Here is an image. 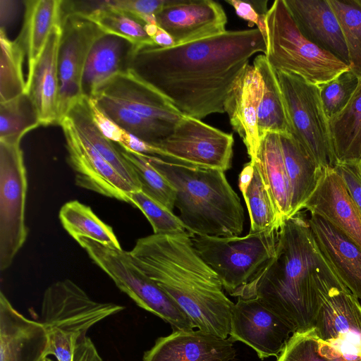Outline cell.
<instances>
[{"label":"cell","mask_w":361,"mask_h":361,"mask_svg":"<svg viewBox=\"0 0 361 361\" xmlns=\"http://www.w3.org/2000/svg\"><path fill=\"white\" fill-rule=\"evenodd\" d=\"M266 52L257 28L226 32L163 48L139 49L132 68L183 116L202 120L225 113L234 82L255 54Z\"/></svg>","instance_id":"1"},{"label":"cell","mask_w":361,"mask_h":361,"mask_svg":"<svg viewBox=\"0 0 361 361\" xmlns=\"http://www.w3.org/2000/svg\"><path fill=\"white\" fill-rule=\"evenodd\" d=\"M341 282L300 212L283 221L275 254L234 297L259 299L294 333L314 328L321 292Z\"/></svg>","instance_id":"2"},{"label":"cell","mask_w":361,"mask_h":361,"mask_svg":"<svg viewBox=\"0 0 361 361\" xmlns=\"http://www.w3.org/2000/svg\"><path fill=\"white\" fill-rule=\"evenodd\" d=\"M190 236L152 234L139 238L129 254L195 329L227 338L235 303L226 295L217 274L197 255Z\"/></svg>","instance_id":"3"},{"label":"cell","mask_w":361,"mask_h":361,"mask_svg":"<svg viewBox=\"0 0 361 361\" xmlns=\"http://www.w3.org/2000/svg\"><path fill=\"white\" fill-rule=\"evenodd\" d=\"M145 155L176 190L178 216L190 235L240 236L243 231L244 209L224 171L176 164Z\"/></svg>","instance_id":"4"},{"label":"cell","mask_w":361,"mask_h":361,"mask_svg":"<svg viewBox=\"0 0 361 361\" xmlns=\"http://www.w3.org/2000/svg\"><path fill=\"white\" fill-rule=\"evenodd\" d=\"M124 309L121 305L94 300L71 279L51 283L43 294L39 321L48 337L45 357L71 361L74 348L88 337L91 327Z\"/></svg>","instance_id":"5"},{"label":"cell","mask_w":361,"mask_h":361,"mask_svg":"<svg viewBox=\"0 0 361 361\" xmlns=\"http://www.w3.org/2000/svg\"><path fill=\"white\" fill-rule=\"evenodd\" d=\"M265 23L267 41L264 55L274 71L291 73L321 85L350 69L348 65L302 34L284 0L273 2Z\"/></svg>","instance_id":"6"},{"label":"cell","mask_w":361,"mask_h":361,"mask_svg":"<svg viewBox=\"0 0 361 361\" xmlns=\"http://www.w3.org/2000/svg\"><path fill=\"white\" fill-rule=\"evenodd\" d=\"M280 228L237 237L190 235L202 259L217 274L231 296L249 283L276 252Z\"/></svg>","instance_id":"7"},{"label":"cell","mask_w":361,"mask_h":361,"mask_svg":"<svg viewBox=\"0 0 361 361\" xmlns=\"http://www.w3.org/2000/svg\"><path fill=\"white\" fill-rule=\"evenodd\" d=\"M75 241L116 286L140 307L170 324L173 331L195 329L179 306L133 262L129 252L86 237Z\"/></svg>","instance_id":"8"},{"label":"cell","mask_w":361,"mask_h":361,"mask_svg":"<svg viewBox=\"0 0 361 361\" xmlns=\"http://www.w3.org/2000/svg\"><path fill=\"white\" fill-rule=\"evenodd\" d=\"M276 73L286 104L292 135L323 169L334 168L337 160L318 85L291 73Z\"/></svg>","instance_id":"9"},{"label":"cell","mask_w":361,"mask_h":361,"mask_svg":"<svg viewBox=\"0 0 361 361\" xmlns=\"http://www.w3.org/2000/svg\"><path fill=\"white\" fill-rule=\"evenodd\" d=\"M27 188L20 144L0 141V270L8 269L24 245Z\"/></svg>","instance_id":"10"},{"label":"cell","mask_w":361,"mask_h":361,"mask_svg":"<svg viewBox=\"0 0 361 361\" xmlns=\"http://www.w3.org/2000/svg\"><path fill=\"white\" fill-rule=\"evenodd\" d=\"M234 138L190 116H183L171 134L155 147L178 159L182 165L219 169L232 165Z\"/></svg>","instance_id":"11"},{"label":"cell","mask_w":361,"mask_h":361,"mask_svg":"<svg viewBox=\"0 0 361 361\" xmlns=\"http://www.w3.org/2000/svg\"><path fill=\"white\" fill-rule=\"evenodd\" d=\"M62 34L59 49V125L71 108L84 98L82 80L90 49L103 32L76 13L61 12Z\"/></svg>","instance_id":"12"},{"label":"cell","mask_w":361,"mask_h":361,"mask_svg":"<svg viewBox=\"0 0 361 361\" xmlns=\"http://www.w3.org/2000/svg\"><path fill=\"white\" fill-rule=\"evenodd\" d=\"M230 327L228 338L251 347L262 360L277 357L293 334L283 318L255 298H238Z\"/></svg>","instance_id":"13"},{"label":"cell","mask_w":361,"mask_h":361,"mask_svg":"<svg viewBox=\"0 0 361 361\" xmlns=\"http://www.w3.org/2000/svg\"><path fill=\"white\" fill-rule=\"evenodd\" d=\"M314 329L319 338L343 355H361V305L343 283L324 289Z\"/></svg>","instance_id":"14"},{"label":"cell","mask_w":361,"mask_h":361,"mask_svg":"<svg viewBox=\"0 0 361 361\" xmlns=\"http://www.w3.org/2000/svg\"><path fill=\"white\" fill-rule=\"evenodd\" d=\"M68 152V163L75 172V184L106 197L130 203V194L136 191L83 137L70 118L59 123Z\"/></svg>","instance_id":"15"},{"label":"cell","mask_w":361,"mask_h":361,"mask_svg":"<svg viewBox=\"0 0 361 361\" xmlns=\"http://www.w3.org/2000/svg\"><path fill=\"white\" fill-rule=\"evenodd\" d=\"M156 18L158 26L172 37L175 45L226 31L224 9L219 3L212 0H168Z\"/></svg>","instance_id":"16"},{"label":"cell","mask_w":361,"mask_h":361,"mask_svg":"<svg viewBox=\"0 0 361 361\" xmlns=\"http://www.w3.org/2000/svg\"><path fill=\"white\" fill-rule=\"evenodd\" d=\"M233 343L197 329L173 331L159 337L142 361H234Z\"/></svg>","instance_id":"17"},{"label":"cell","mask_w":361,"mask_h":361,"mask_svg":"<svg viewBox=\"0 0 361 361\" xmlns=\"http://www.w3.org/2000/svg\"><path fill=\"white\" fill-rule=\"evenodd\" d=\"M107 97L145 117L176 126L183 116L133 68L111 78L94 94Z\"/></svg>","instance_id":"18"},{"label":"cell","mask_w":361,"mask_h":361,"mask_svg":"<svg viewBox=\"0 0 361 361\" xmlns=\"http://www.w3.org/2000/svg\"><path fill=\"white\" fill-rule=\"evenodd\" d=\"M264 89L261 74L249 63L234 82L225 102V113L246 147L250 160L255 158L261 142L257 117Z\"/></svg>","instance_id":"19"},{"label":"cell","mask_w":361,"mask_h":361,"mask_svg":"<svg viewBox=\"0 0 361 361\" xmlns=\"http://www.w3.org/2000/svg\"><path fill=\"white\" fill-rule=\"evenodd\" d=\"M47 331L27 318L0 293V361H39L45 358Z\"/></svg>","instance_id":"20"},{"label":"cell","mask_w":361,"mask_h":361,"mask_svg":"<svg viewBox=\"0 0 361 361\" xmlns=\"http://www.w3.org/2000/svg\"><path fill=\"white\" fill-rule=\"evenodd\" d=\"M303 209L341 230L361 247V216L341 177L326 168Z\"/></svg>","instance_id":"21"},{"label":"cell","mask_w":361,"mask_h":361,"mask_svg":"<svg viewBox=\"0 0 361 361\" xmlns=\"http://www.w3.org/2000/svg\"><path fill=\"white\" fill-rule=\"evenodd\" d=\"M284 1L299 30L307 39L349 64L344 36L328 0Z\"/></svg>","instance_id":"22"},{"label":"cell","mask_w":361,"mask_h":361,"mask_svg":"<svg viewBox=\"0 0 361 361\" xmlns=\"http://www.w3.org/2000/svg\"><path fill=\"white\" fill-rule=\"evenodd\" d=\"M316 243L341 282L361 299V247L325 219H308Z\"/></svg>","instance_id":"23"},{"label":"cell","mask_w":361,"mask_h":361,"mask_svg":"<svg viewBox=\"0 0 361 361\" xmlns=\"http://www.w3.org/2000/svg\"><path fill=\"white\" fill-rule=\"evenodd\" d=\"M136 47L120 36L101 33L93 42L86 60L82 90L85 98H92L117 74L132 68Z\"/></svg>","instance_id":"24"},{"label":"cell","mask_w":361,"mask_h":361,"mask_svg":"<svg viewBox=\"0 0 361 361\" xmlns=\"http://www.w3.org/2000/svg\"><path fill=\"white\" fill-rule=\"evenodd\" d=\"M62 34L61 21L55 25L32 74L26 80L27 93L38 111L40 124L59 125V49Z\"/></svg>","instance_id":"25"},{"label":"cell","mask_w":361,"mask_h":361,"mask_svg":"<svg viewBox=\"0 0 361 361\" xmlns=\"http://www.w3.org/2000/svg\"><path fill=\"white\" fill-rule=\"evenodd\" d=\"M279 135L292 190V217L314 192L324 169L293 135Z\"/></svg>","instance_id":"26"},{"label":"cell","mask_w":361,"mask_h":361,"mask_svg":"<svg viewBox=\"0 0 361 361\" xmlns=\"http://www.w3.org/2000/svg\"><path fill=\"white\" fill-rule=\"evenodd\" d=\"M250 161L259 170L282 221L290 218L292 190L279 135L268 133L261 140L257 154Z\"/></svg>","instance_id":"27"},{"label":"cell","mask_w":361,"mask_h":361,"mask_svg":"<svg viewBox=\"0 0 361 361\" xmlns=\"http://www.w3.org/2000/svg\"><path fill=\"white\" fill-rule=\"evenodd\" d=\"M61 0L25 1L24 24L18 37L27 59L26 80L32 75L54 26L61 21Z\"/></svg>","instance_id":"28"},{"label":"cell","mask_w":361,"mask_h":361,"mask_svg":"<svg viewBox=\"0 0 361 361\" xmlns=\"http://www.w3.org/2000/svg\"><path fill=\"white\" fill-rule=\"evenodd\" d=\"M252 65L261 74L264 85L257 117L260 140L268 133L292 135L286 104L276 71L264 54L256 56Z\"/></svg>","instance_id":"29"},{"label":"cell","mask_w":361,"mask_h":361,"mask_svg":"<svg viewBox=\"0 0 361 361\" xmlns=\"http://www.w3.org/2000/svg\"><path fill=\"white\" fill-rule=\"evenodd\" d=\"M238 185L250 216L249 233L280 228L283 222L259 170L252 161L244 165L239 175Z\"/></svg>","instance_id":"30"},{"label":"cell","mask_w":361,"mask_h":361,"mask_svg":"<svg viewBox=\"0 0 361 361\" xmlns=\"http://www.w3.org/2000/svg\"><path fill=\"white\" fill-rule=\"evenodd\" d=\"M75 129L136 190L140 184L130 163L119 151L116 143L104 137L95 126L90 114L87 99L84 97L66 115Z\"/></svg>","instance_id":"31"},{"label":"cell","mask_w":361,"mask_h":361,"mask_svg":"<svg viewBox=\"0 0 361 361\" xmlns=\"http://www.w3.org/2000/svg\"><path fill=\"white\" fill-rule=\"evenodd\" d=\"M329 124L337 163L361 161V84Z\"/></svg>","instance_id":"32"},{"label":"cell","mask_w":361,"mask_h":361,"mask_svg":"<svg viewBox=\"0 0 361 361\" xmlns=\"http://www.w3.org/2000/svg\"><path fill=\"white\" fill-rule=\"evenodd\" d=\"M100 108L126 132L156 146L169 136L175 126L145 117L102 94L93 97Z\"/></svg>","instance_id":"33"},{"label":"cell","mask_w":361,"mask_h":361,"mask_svg":"<svg viewBox=\"0 0 361 361\" xmlns=\"http://www.w3.org/2000/svg\"><path fill=\"white\" fill-rule=\"evenodd\" d=\"M64 229L75 239L86 237L102 244L121 247L112 228L103 222L92 209L78 200L65 203L59 211Z\"/></svg>","instance_id":"34"},{"label":"cell","mask_w":361,"mask_h":361,"mask_svg":"<svg viewBox=\"0 0 361 361\" xmlns=\"http://www.w3.org/2000/svg\"><path fill=\"white\" fill-rule=\"evenodd\" d=\"M80 16L94 23L102 32L126 39L136 47L137 51L154 44L145 31V23L141 20L130 13L109 7L106 1H95L94 8Z\"/></svg>","instance_id":"35"},{"label":"cell","mask_w":361,"mask_h":361,"mask_svg":"<svg viewBox=\"0 0 361 361\" xmlns=\"http://www.w3.org/2000/svg\"><path fill=\"white\" fill-rule=\"evenodd\" d=\"M40 125L37 108L27 93L0 103L1 142L20 144L27 132Z\"/></svg>","instance_id":"36"},{"label":"cell","mask_w":361,"mask_h":361,"mask_svg":"<svg viewBox=\"0 0 361 361\" xmlns=\"http://www.w3.org/2000/svg\"><path fill=\"white\" fill-rule=\"evenodd\" d=\"M0 103L25 93L23 64L25 50L20 39L8 38L4 30L0 31Z\"/></svg>","instance_id":"37"},{"label":"cell","mask_w":361,"mask_h":361,"mask_svg":"<svg viewBox=\"0 0 361 361\" xmlns=\"http://www.w3.org/2000/svg\"><path fill=\"white\" fill-rule=\"evenodd\" d=\"M116 145L134 169L140 184V190L173 212L176 192L172 185L148 161L144 154L118 143Z\"/></svg>","instance_id":"38"},{"label":"cell","mask_w":361,"mask_h":361,"mask_svg":"<svg viewBox=\"0 0 361 361\" xmlns=\"http://www.w3.org/2000/svg\"><path fill=\"white\" fill-rule=\"evenodd\" d=\"M345 41L349 68L361 80V0H328Z\"/></svg>","instance_id":"39"},{"label":"cell","mask_w":361,"mask_h":361,"mask_svg":"<svg viewBox=\"0 0 361 361\" xmlns=\"http://www.w3.org/2000/svg\"><path fill=\"white\" fill-rule=\"evenodd\" d=\"M130 204L138 208L150 223L154 234L161 235H190L186 227L173 212L141 190L130 194Z\"/></svg>","instance_id":"40"},{"label":"cell","mask_w":361,"mask_h":361,"mask_svg":"<svg viewBox=\"0 0 361 361\" xmlns=\"http://www.w3.org/2000/svg\"><path fill=\"white\" fill-rule=\"evenodd\" d=\"M360 84L361 80L349 69L318 85L324 111L329 120L348 105Z\"/></svg>","instance_id":"41"},{"label":"cell","mask_w":361,"mask_h":361,"mask_svg":"<svg viewBox=\"0 0 361 361\" xmlns=\"http://www.w3.org/2000/svg\"><path fill=\"white\" fill-rule=\"evenodd\" d=\"M276 361H331L320 347L314 328L294 332Z\"/></svg>","instance_id":"42"},{"label":"cell","mask_w":361,"mask_h":361,"mask_svg":"<svg viewBox=\"0 0 361 361\" xmlns=\"http://www.w3.org/2000/svg\"><path fill=\"white\" fill-rule=\"evenodd\" d=\"M235 11L236 14L242 19L247 21L248 25H257L263 36L264 42L267 41V28L265 17L268 9L267 1H244L241 0H226Z\"/></svg>","instance_id":"43"},{"label":"cell","mask_w":361,"mask_h":361,"mask_svg":"<svg viewBox=\"0 0 361 361\" xmlns=\"http://www.w3.org/2000/svg\"><path fill=\"white\" fill-rule=\"evenodd\" d=\"M86 99L92 120L99 132L112 142L123 144L126 131L104 113L94 98Z\"/></svg>","instance_id":"44"},{"label":"cell","mask_w":361,"mask_h":361,"mask_svg":"<svg viewBox=\"0 0 361 361\" xmlns=\"http://www.w3.org/2000/svg\"><path fill=\"white\" fill-rule=\"evenodd\" d=\"M334 169L343 179L361 216V161L337 163Z\"/></svg>","instance_id":"45"},{"label":"cell","mask_w":361,"mask_h":361,"mask_svg":"<svg viewBox=\"0 0 361 361\" xmlns=\"http://www.w3.org/2000/svg\"><path fill=\"white\" fill-rule=\"evenodd\" d=\"M168 0H112L106 1L109 7L130 13L140 20L148 15H157Z\"/></svg>","instance_id":"46"},{"label":"cell","mask_w":361,"mask_h":361,"mask_svg":"<svg viewBox=\"0 0 361 361\" xmlns=\"http://www.w3.org/2000/svg\"><path fill=\"white\" fill-rule=\"evenodd\" d=\"M320 347L331 361H361V355H343L322 340H320Z\"/></svg>","instance_id":"47"},{"label":"cell","mask_w":361,"mask_h":361,"mask_svg":"<svg viewBox=\"0 0 361 361\" xmlns=\"http://www.w3.org/2000/svg\"><path fill=\"white\" fill-rule=\"evenodd\" d=\"M152 39L155 45L163 48L171 47L175 45L172 37L159 26L156 34L152 37Z\"/></svg>","instance_id":"48"},{"label":"cell","mask_w":361,"mask_h":361,"mask_svg":"<svg viewBox=\"0 0 361 361\" xmlns=\"http://www.w3.org/2000/svg\"><path fill=\"white\" fill-rule=\"evenodd\" d=\"M145 31L151 38L156 34L158 25L154 24H147L144 26Z\"/></svg>","instance_id":"49"},{"label":"cell","mask_w":361,"mask_h":361,"mask_svg":"<svg viewBox=\"0 0 361 361\" xmlns=\"http://www.w3.org/2000/svg\"><path fill=\"white\" fill-rule=\"evenodd\" d=\"M44 361H53V360H51L50 358H49L47 357H45Z\"/></svg>","instance_id":"50"}]
</instances>
